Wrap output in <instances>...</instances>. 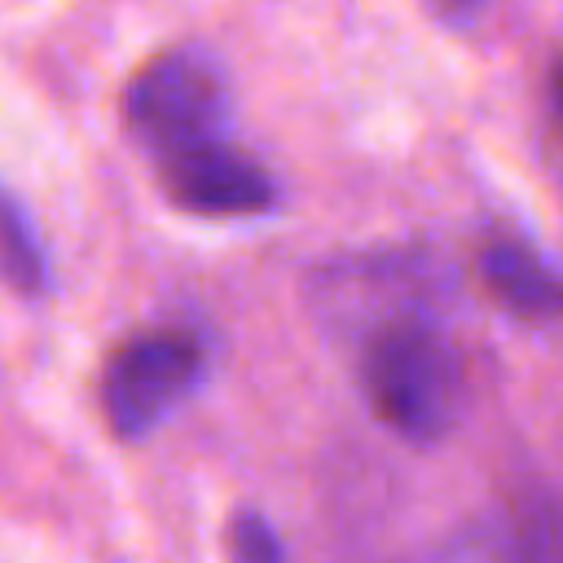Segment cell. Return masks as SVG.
I'll use <instances>...</instances> for the list:
<instances>
[{"instance_id":"7","label":"cell","mask_w":563,"mask_h":563,"mask_svg":"<svg viewBox=\"0 0 563 563\" xmlns=\"http://www.w3.org/2000/svg\"><path fill=\"white\" fill-rule=\"evenodd\" d=\"M515 563H563V501H537L519 515Z\"/></svg>"},{"instance_id":"3","label":"cell","mask_w":563,"mask_h":563,"mask_svg":"<svg viewBox=\"0 0 563 563\" xmlns=\"http://www.w3.org/2000/svg\"><path fill=\"white\" fill-rule=\"evenodd\" d=\"M207 352L185 330H150L119 343L101 369V413L119 440L150 435L202 378Z\"/></svg>"},{"instance_id":"9","label":"cell","mask_w":563,"mask_h":563,"mask_svg":"<svg viewBox=\"0 0 563 563\" xmlns=\"http://www.w3.org/2000/svg\"><path fill=\"white\" fill-rule=\"evenodd\" d=\"M545 97H550V123H554V132H559V141H563V57H554V66H550V88H545Z\"/></svg>"},{"instance_id":"4","label":"cell","mask_w":563,"mask_h":563,"mask_svg":"<svg viewBox=\"0 0 563 563\" xmlns=\"http://www.w3.org/2000/svg\"><path fill=\"white\" fill-rule=\"evenodd\" d=\"M158 180L180 211L207 216V220L260 216V211H273L277 202L273 176L233 141H211V145L158 158Z\"/></svg>"},{"instance_id":"5","label":"cell","mask_w":563,"mask_h":563,"mask_svg":"<svg viewBox=\"0 0 563 563\" xmlns=\"http://www.w3.org/2000/svg\"><path fill=\"white\" fill-rule=\"evenodd\" d=\"M484 290L519 321H563V273L519 238H493L479 246Z\"/></svg>"},{"instance_id":"1","label":"cell","mask_w":563,"mask_h":563,"mask_svg":"<svg viewBox=\"0 0 563 563\" xmlns=\"http://www.w3.org/2000/svg\"><path fill=\"white\" fill-rule=\"evenodd\" d=\"M361 387L374 413L405 440H440L462 409V356L418 317H396L361 352Z\"/></svg>"},{"instance_id":"8","label":"cell","mask_w":563,"mask_h":563,"mask_svg":"<svg viewBox=\"0 0 563 563\" xmlns=\"http://www.w3.org/2000/svg\"><path fill=\"white\" fill-rule=\"evenodd\" d=\"M229 559L233 563H282V545L268 519H260L255 510H242L229 528Z\"/></svg>"},{"instance_id":"10","label":"cell","mask_w":563,"mask_h":563,"mask_svg":"<svg viewBox=\"0 0 563 563\" xmlns=\"http://www.w3.org/2000/svg\"><path fill=\"white\" fill-rule=\"evenodd\" d=\"M444 18H453V22H471L479 9H484V0H431Z\"/></svg>"},{"instance_id":"2","label":"cell","mask_w":563,"mask_h":563,"mask_svg":"<svg viewBox=\"0 0 563 563\" xmlns=\"http://www.w3.org/2000/svg\"><path fill=\"white\" fill-rule=\"evenodd\" d=\"M229 79L207 48H167L123 88L128 132L158 158L229 141Z\"/></svg>"},{"instance_id":"6","label":"cell","mask_w":563,"mask_h":563,"mask_svg":"<svg viewBox=\"0 0 563 563\" xmlns=\"http://www.w3.org/2000/svg\"><path fill=\"white\" fill-rule=\"evenodd\" d=\"M0 277L22 290V295H44L48 290V260L44 246L18 207V198L0 185Z\"/></svg>"}]
</instances>
